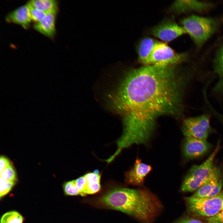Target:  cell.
<instances>
[{"instance_id": "cell-12", "label": "cell", "mask_w": 223, "mask_h": 223, "mask_svg": "<svg viewBox=\"0 0 223 223\" xmlns=\"http://www.w3.org/2000/svg\"><path fill=\"white\" fill-rule=\"evenodd\" d=\"M222 176L221 168L218 166H214L208 178L192 196L197 198L205 197L223 178Z\"/></svg>"}, {"instance_id": "cell-16", "label": "cell", "mask_w": 223, "mask_h": 223, "mask_svg": "<svg viewBox=\"0 0 223 223\" xmlns=\"http://www.w3.org/2000/svg\"><path fill=\"white\" fill-rule=\"evenodd\" d=\"M87 182V195H92L98 192L101 190L100 175L98 171H94L84 175Z\"/></svg>"}, {"instance_id": "cell-21", "label": "cell", "mask_w": 223, "mask_h": 223, "mask_svg": "<svg viewBox=\"0 0 223 223\" xmlns=\"http://www.w3.org/2000/svg\"><path fill=\"white\" fill-rule=\"evenodd\" d=\"M0 179L6 181H16V173L11 165L0 173Z\"/></svg>"}, {"instance_id": "cell-22", "label": "cell", "mask_w": 223, "mask_h": 223, "mask_svg": "<svg viewBox=\"0 0 223 223\" xmlns=\"http://www.w3.org/2000/svg\"><path fill=\"white\" fill-rule=\"evenodd\" d=\"M29 14L31 20L38 22L46 16L47 13L39 11L27 3Z\"/></svg>"}, {"instance_id": "cell-3", "label": "cell", "mask_w": 223, "mask_h": 223, "mask_svg": "<svg viewBox=\"0 0 223 223\" xmlns=\"http://www.w3.org/2000/svg\"><path fill=\"white\" fill-rule=\"evenodd\" d=\"M181 23L186 33L198 48L203 45L216 32L219 26V22L215 18L195 15L183 19Z\"/></svg>"}, {"instance_id": "cell-28", "label": "cell", "mask_w": 223, "mask_h": 223, "mask_svg": "<svg viewBox=\"0 0 223 223\" xmlns=\"http://www.w3.org/2000/svg\"><path fill=\"white\" fill-rule=\"evenodd\" d=\"M175 223H203L201 221L192 217H186L181 218Z\"/></svg>"}, {"instance_id": "cell-29", "label": "cell", "mask_w": 223, "mask_h": 223, "mask_svg": "<svg viewBox=\"0 0 223 223\" xmlns=\"http://www.w3.org/2000/svg\"><path fill=\"white\" fill-rule=\"evenodd\" d=\"M221 211H223V201L222 202V204Z\"/></svg>"}, {"instance_id": "cell-11", "label": "cell", "mask_w": 223, "mask_h": 223, "mask_svg": "<svg viewBox=\"0 0 223 223\" xmlns=\"http://www.w3.org/2000/svg\"><path fill=\"white\" fill-rule=\"evenodd\" d=\"M213 6V4L208 2L197 0H178L171 5V10L177 13L190 12L203 13L208 11Z\"/></svg>"}, {"instance_id": "cell-24", "label": "cell", "mask_w": 223, "mask_h": 223, "mask_svg": "<svg viewBox=\"0 0 223 223\" xmlns=\"http://www.w3.org/2000/svg\"><path fill=\"white\" fill-rule=\"evenodd\" d=\"M74 180L76 186L80 193V195L85 196L87 195V182L84 176H81Z\"/></svg>"}, {"instance_id": "cell-4", "label": "cell", "mask_w": 223, "mask_h": 223, "mask_svg": "<svg viewBox=\"0 0 223 223\" xmlns=\"http://www.w3.org/2000/svg\"><path fill=\"white\" fill-rule=\"evenodd\" d=\"M220 148L218 142L213 152L204 162L191 167L181 184V190L182 191H195L203 184L212 171L214 158Z\"/></svg>"}, {"instance_id": "cell-10", "label": "cell", "mask_w": 223, "mask_h": 223, "mask_svg": "<svg viewBox=\"0 0 223 223\" xmlns=\"http://www.w3.org/2000/svg\"><path fill=\"white\" fill-rule=\"evenodd\" d=\"M151 170V165L143 163L140 159L137 158L133 167L125 173V181L133 186H142L145 178Z\"/></svg>"}, {"instance_id": "cell-15", "label": "cell", "mask_w": 223, "mask_h": 223, "mask_svg": "<svg viewBox=\"0 0 223 223\" xmlns=\"http://www.w3.org/2000/svg\"><path fill=\"white\" fill-rule=\"evenodd\" d=\"M158 41L150 37H146L140 42L137 49L139 61L144 65H149L150 59Z\"/></svg>"}, {"instance_id": "cell-13", "label": "cell", "mask_w": 223, "mask_h": 223, "mask_svg": "<svg viewBox=\"0 0 223 223\" xmlns=\"http://www.w3.org/2000/svg\"><path fill=\"white\" fill-rule=\"evenodd\" d=\"M57 11L47 13L45 17L33 26L34 28L42 34L49 37L54 36L55 32V16Z\"/></svg>"}, {"instance_id": "cell-8", "label": "cell", "mask_w": 223, "mask_h": 223, "mask_svg": "<svg viewBox=\"0 0 223 223\" xmlns=\"http://www.w3.org/2000/svg\"><path fill=\"white\" fill-rule=\"evenodd\" d=\"M151 34L164 42H169L186 33L184 28L173 20L161 22L151 30Z\"/></svg>"}, {"instance_id": "cell-20", "label": "cell", "mask_w": 223, "mask_h": 223, "mask_svg": "<svg viewBox=\"0 0 223 223\" xmlns=\"http://www.w3.org/2000/svg\"><path fill=\"white\" fill-rule=\"evenodd\" d=\"M63 188L64 193L66 195H80V193L76 186L74 180L64 182L63 184Z\"/></svg>"}, {"instance_id": "cell-6", "label": "cell", "mask_w": 223, "mask_h": 223, "mask_svg": "<svg viewBox=\"0 0 223 223\" xmlns=\"http://www.w3.org/2000/svg\"><path fill=\"white\" fill-rule=\"evenodd\" d=\"M187 57L186 53H177L166 43L158 41L151 54L149 65L174 66L185 61Z\"/></svg>"}, {"instance_id": "cell-27", "label": "cell", "mask_w": 223, "mask_h": 223, "mask_svg": "<svg viewBox=\"0 0 223 223\" xmlns=\"http://www.w3.org/2000/svg\"><path fill=\"white\" fill-rule=\"evenodd\" d=\"M11 164L9 161L5 157L1 156L0 157V173L6 168L8 167Z\"/></svg>"}, {"instance_id": "cell-18", "label": "cell", "mask_w": 223, "mask_h": 223, "mask_svg": "<svg viewBox=\"0 0 223 223\" xmlns=\"http://www.w3.org/2000/svg\"><path fill=\"white\" fill-rule=\"evenodd\" d=\"M213 64L214 70L219 77L217 85H223V44L216 53Z\"/></svg>"}, {"instance_id": "cell-7", "label": "cell", "mask_w": 223, "mask_h": 223, "mask_svg": "<svg viewBox=\"0 0 223 223\" xmlns=\"http://www.w3.org/2000/svg\"><path fill=\"white\" fill-rule=\"evenodd\" d=\"M181 129L186 137L206 139L211 130L209 117L205 114L186 119Z\"/></svg>"}, {"instance_id": "cell-26", "label": "cell", "mask_w": 223, "mask_h": 223, "mask_svg": "<svg viewBox=\"0 0 223 223\" xmlns=\"http://www.w3.org/2000/svg\"><path fill=\"white\" fill-rule=\"evenodd\" d=\"M223 186V178L219 181L218 184L213 190L205 197H211L216 195L221 192Z\"/></svg>"}, {"instance_id": "cell-19", "label": "cell", "mask_w": 223, "mask_h": 223, "mask_svg": "<svg viewBox=\"0 0 223 223\" xmlns=\"http://www.w3.org/2000/svg\"><path fill=\"white\" fill-rule=\"evenodd\" d=\"M24 218L19 212L15 211H9L2 216L0 223H23Z\"/></svg>"}, {"instance_id": "cell-5", "label": "cell", "mask_w": 223, "mask_h": 223, "mask_svg": "<svg viewBox=\"0 0 223 223\" xmlns=\"http://www.w3.org/2000/svg\"><path fill=\"white\" fill-rule=\"evenodd\" d=\"M188 209L190 213L208 217L221 211L223 200V190L211 197L197 198L192 195L185 198Z\"/></svg>"}, {"instance_id": "cell-14", "label": "cell", "mask_w": 223, "mask_h": 223, "mask_svg": "<svg viewBox=\"0 0 223 223\" xmlns=\"http://www.w3.org/2000/svg\"><path fill=\"white\" fill-rule=\"evenodd\" d=\"M6 20L8 22L17 24L24 28H27L31 20L28 4L22 6L10 13Z\"/></svg>"}, {"instance_id": "cell-2", "label": "cell", "mask_w": 223, "mask_h": 223, "mask_svg": "<svg viewBox=\"0 0 223 223\" xmlns=\"http://www.w3.org/2000/svg\"><path fill=\"white\" fill-rule=\"evenodd\" d=\"M94 204L120 211L141 223H153L162 209L158 198L146 188L116 187L97 197Z\"/></svg>"}, {"instance_id": "cell-1", "label": "cell", "mask_w": 223, "mask_h": 223, "mask_svg": "<svg viewBox=\"0 0 223 223\" xmlns=\"http://www.w3.org/2000/svg\"><path fill=\"white\" fill-rule=\"evenodd\" d=\"M173 67L147 65L131 69L108 95L109 107L123 117L122 134L116 142L118 151L148 144L157 118L179 111L182 81Z\"/></svg>"}, {"instance_id": "cell-17", "label": "cell", "mask_w": 223, "mask_h": 223, "mask_svg": "<svg viewBox=\"0 0 223 223\" xmlns=\"http://www.w3.org/2000/svg\"><path fill=\"white\" fill-rule=\"evenodd\" d=\"M28 3L37 9L46 13L58 11L57 2L54 0H32Z\"/></svg>"}, {"instance_id": "cell-25", "label": "cell", "mask_w": 223, "mask_h": 223, "mask_svg": "<svg viewBox=\"0 0 223 223\" xmlns=\"http://www.w3.org/2000/svg\"><path fill=\"white\" fill-rule=\"evenodd\" d=\"M207 223H223V211H220L215 215L208 217Z\"/></svg>"}, {"instance_id": "cell-9", "label": "cell", "mask_w": 223, "mask_h": 223, "mask_svg": "<svg viewBox=\"0 0 223 223\" xmlns=\"http://www.w3.org/2000/svg\"><path fill=\"white\" fill-rule=\"evenodd\" d=\"M211 146L206 139L186 137L184 142L183 152L189 159H193L202 156L211 149Z\"/></svg>"}, {"instance_id": "cell-23", "label": "cell", "mask_w": 223, "mask_h": 223, "mask_svg": "<svg viewBox=\"0 0 223 223\" xmlns=\"http://www.w3.org/2000/svg\"><path fill=\"white\" fill-rule=\"evenodd\" d=\"M16 181H6L0 179V197L1 199L12 189Z\"/></svg>"}]
</instances>
